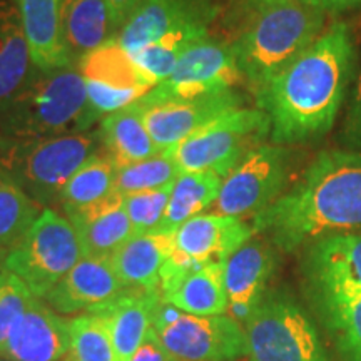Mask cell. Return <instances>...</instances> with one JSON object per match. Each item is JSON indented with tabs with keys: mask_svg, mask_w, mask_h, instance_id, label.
<instances>
[{
	"mask_svg": "<svg viewBox=\"0 0 361 361\" xmlns=\"http://www.w3.org/2000/svg\"><path fill=\"white\" fill-rule=\"evenodd\" d=\"M78 69L85 82H96L104 87L134 89L144 92L154 89L134 62L133 56L116 39L80 57Z\"/></svg>",
	"mask_w": 361,
	"mask_h": 361,
	"instance_id": "4316f807",
	"label": "cell"
},
{
	"mask_svg": "<svg viewBox=\"0 0 361 361\" xmlns=\"http://www.w3.org/2000/svg\"><path fill=\"white\" fill-rule=\"evenodd\" d=\"M82 258L78 233L66 216L45 207L24 239L8 252L6 268L44 300Z\"/></svg>",
	"mask_w": 361,
	"mask_h": 361,
	"instance_id": "52a82bcc",
	"label": "cell"
},
{
	"mask_svg": "<svg viewBox=\"0 0 361 361\" xmlns=\"http://www.w3.org/2000/svg\"><path fill=\"white\" fill-rule=\"evenodd\" d=\"M69 348V323L44 300L32 296L13 324L2 356L12 361H61Z\"/></svg>",
	"mask_w": 361,
	"mask_h": 361,
	"instance_id": "5bb4252c",
	"label": "cell"
},
{
	"mask_svg": "<svg viewBox=\"0 0 361 361\" xmlns=\"http://www.w3.org/2000/svg\"><path fill=\"white\" fill-rule=\"evenodd\" d=\"M124 291L128 288L121 283L109 258L82 256L44 301L61 314L89 313Z\"/></svg>",
	"mask_w": 361,
	"mask_h": 361,
	"instance_id": "9a60e30c",
	"label": "cell"
},
{
	"mask_svg": "<svg viewBox=\"0 0 361 361\" xmlns=\"http://www.w3.org/2000/svg\"><path fill=\"white\" fill-rule=\"evenodd\" d=\"M130 361H178L169 350L166 348L162 343L161 336L157 335L154 329H149L146 338H144L142 345L135 351Z\"/></svg>",
	"mask_w": 361,
	"mask_h": 361,
	"instance_id": "74e56055",
	"label": "cell"
},
{
	"mask_svg": "<svg viewBox=\"0 0 361 361\" xmlns=\"http://www.w3.org/2000/svg\"><path fill=\"white\" fill-rule=\"evenodd\" d=\"M180 171L171 151H161L149 159L119 168L116 173V191L123 196L151 191L174 184Z\"/></svg>",
	"mask_w": 361,
	"mask_h": 361,
	"instance_id": "d6a6232c",
	"label": "cell"
},
{
	"mask_svg": "<svg viewBox=\"0 0 361 361\" xmlns=\"http://www.w3.org/2000/svg\"><path fill=\"white\" fill-rule=\"evenodd\" d=\"M64 35L74 62L117 37L106 0H64Z\"/></svg>",
	"mask_w": 361,
	"mask_h": 361,
	"instance_id": "484cf974",
	"label": "cell"
},
{
	"mask_svg": "<svg viewBox=\"0 0 361 361\" xmlns=\"http://www.w3.org/2000/svg\"><path fill=\"white\" fill-rule=\"evenodd\" d=\"M223 178L216 173H180L174 180L168 207L157 231L174 233L218 200Z\"/></svg>",
	"mask_w": 361,
	"mask_h": 361,
	"instance_id": "83f0119b",
	"label": "cell"
},
{
	"mask_svg": "<svg viewBox=\"0 0 361 361\" xmlns=\"http://www.w3.org/2000/svg\"><path fill=\"white\" fill-rule=\"evenodd\" d=\"M42 211L44 207L0 168V250L8 255Z\"/></svg>",
	"mask_w": 361,
	"mask_h": 361,
	"instance_id": "4dcf8cb0",
	"label": "cell"
},
{
	"mask_svg": "<svg viewBox=\"0 0 361 361\" xmlns=\"http://www.w3.org/2000/svg\"><path fill=\"white\" fill-rule=\"evenodd\" d=\"M144 123L161 151H168L183 142L192 133L202 128L216 116L226 111L243 107L241 96L233 89L189 101H166L156 104H141Z\"/></svg>",
	"mask_w": 361,
	"mask_h": 361,
	"instance_id": "4fadbf2b",
	"label": "cell"
},
{
	"mask_svg": "<svg viewBox=\"0 0 361 361\" xmlns=\"http://www.w3.org/2000/svg\"><path fill=\"white\" fill-rule=\"evenodd\" d=\"M66 218L78 233L82 256L90 258H111L135 234L124 209V196L117 191L94 204L66 211Z\"/></svg>",
	"mask_w": 361,
	"mask_h": 361,
	"instance_id": "ffe728a7",
	"label": "cell"
},
{
	"mask_svg": "<svg viewBox=\"0 0 361 361\" xmlns=\"http://www.w3.org/2000/svg\"><path fill=\"white\" fill-rule=\"evenodd\" d=\"M247 2H250V6L256 11V8H261V7L268 6V4L276 2V0H247Z\"/></svg>",
	"mask_w": 361,
	"mask_h": 361,
	"instance_id": "b9f144b4",
	"label": "cell"
},
{
	"mask_svg": "<svg viewBox=\"0 0 361 361\" xmlns=\"http://www.w3.org/2000/svg\"><path fill=\"white\" fill-rule=\"evenodd\" d=\"M35 69L19 12L11 0H0V116L25 87Z\"/></svg>",
	"mask_w": 361,
	"mask_h": 361,
	"instance_id": "603a6c76",
	"label": "cell"
},
{
	"mask_svg": "<svg viewBox=\"0 0 361 361\" xmlns=\"http://www.w3.org/2000/svg\"><path fill=\"white\" fill-rule=\"evenodd\" d=\"M19 12L30 57L39 71L78 66L64 35V0H11Z\"/></svg>",
	"mask_w": 361,
	"mask_h": 361,
	"instance_id": "d6986e66",
	"label": "cell"
},
{
	"mask_svg": "<svg viewBox=\"0 0 361 361\" xmlns=\"http://www.w3.org/2000/svg\"><path fill=\"white\" fill-rule=\"evenodd\" d=\"M171 189H173V184L124 196V209L133 223L135 234L157 231L168 207Z\"/></svg>",
	"mask_w": 361,
	"mask_h": 361,
	"instance_id": "e575fe53",
	"label": "cell"
},
{
	"mask_svg": "<svg viewBox=\"0 0 361 361\" xmlns=\"http://www.w3.org/2000/svg\"><path fill=\"white\" fill-rule=\"evenodd\" d=\"M269 134L263 111L236 107L216 116L169 151L180 173H216L224 179Z\"/></svg>",
	"mask_w": 361,
	"mask_h": 361,
	"instance_id": "8992f818",
	"label": "cell"
},
{
	"mask_svg": "<svg viewBox=\"0 0 361 361\" xmlns=\"http://www.w3.org/2000/svg\"><path fill=\"white\" fill-rule=\"evenodd\" d=\"M291 151L279 144H261L223 179L213 209L216 214L256 216L273 204L286 186Z\"/></svg>",
	"mask_w": 361,
	"mask_h": 361,
	"instance_id": "9c48e42d",
	"label": "cell"
},
{
	"mask_svg": "<svg viewBox=\"0 0 361 361\" xmlns=\"http://www.w3.org/2000/svg\"><path fill=\"white\" fill-rule=\"evenodd\" d=\"M245 329L251 361H331L313 322L284 291H266Z\"/></svg>",
	"mask_w": 361,
	"mask_h": 361,
	"instance_id": "ba28073f",
	"label": "cell"
},
{
	"mask_svg": "<svg viewBox=\"0 0 361 361\" xmlns=\"http://www.w3.org/2000/svg\"><path fill=\"white\" fill-rule=\"evenodd\" d=\"M213 17L214 8L207 0H142L116 40L133 56L188 22H211Z\"/></svg>",
	"mask_w": 361,
	"mask_h": 361,
	"instance_id": "ac0fdd59",
	"label": "cell"
},
{
	"mask_svg": "<svg viewBox=\"0 0 361 361\" xmlns=\"http://www.w3.org/2000/svg\"><path fill=\"white\" fill-rule=\"evenodd\" d=\"M71 361H117L107 324L101 316L80 313L69 322Z\"/></svg>",
	"mask_w": 361,
	"mask_h": 361,
	"instance_id": "836d02e7",
	"label": "cell"
},
{
	"mask_svg": "<svg viewBox=\"0 0 361 361\" xmlns=\"http://www.w3.org/2000/svg\"><path fill=\"white\" fill-rule=\"evenodd\" d=\"M305 273L316 296L361 291V233L318 239L310 246Z\"/></svg>",
	"mask_w": 361,
	"mask_h": 361,
	"instance_id": "2e32d148",
	"label": "cell"
},
{
	"mask_svg": "<svg viewBox=\"0 0 361 361\" xmlns=\"http://www.w3.org/2000/svg\"><path fill=\"white\" fill-rule=\"evenodd\" d=\"M101 146L99 130L42 139L0 137V168L45 209L56 204L67 180Z\"/></svg>",
	"mask_w": 361,
	"mask_h": 361,
	"instance_id": "5b68a950",
	"label": "cell"
},
{
	"mask_svg": "<svg viewBox=\"0 0 361 361\" xmlns=\"http://www.w3.org/2000/svg\"><path fill=\"white\" fill-rule=\"evenodd\" d=\"M101 117L90 106L78 66L39 71L0 116L4 137L42 139L89 133Z\"/></svg>",
	"mask_w": 361,
	"mask_h": 361,
	"instance_id": "277c9868",
	"label": "cell"
},
{
	"mask_svg": "<svg viewBox=\"0 0 361 361\" xmlns=\"http://www.w3.org/2000/svg\"><path fill=\"white\" fill-rule=\"evenodd\" d=\"M6 258H7V252H4L2 250H0V276H2V274L7 271Z\"/></svg>",
	"mask_w": 361,
	"mask_h": 361,
	"instance_id": "7bdbcfd3",
	"label": "cell"
},
{
	"mask_svg": "<svg viewBox=\"0 0 361 361\" xmlns=\"http://www.w3.org/2000/svg\"><path fill=\"white\" fill-rule=\"evenodd\" d=\"M0 361H12V360H8V358H6V356H0Z\"/></svg>",
	"mask_w": 361,
	"mask_h": 361,
	"instance_id": "ee69618b",
	"label": "cell"
},
{
	"mask_svg": "<svg viewBox=\"0 0 361 361\" xmlns=\"http://www.w3.org/2000/svg\"><path fill=\"white\" fill-rule=\"evenodd\" d=\"M361 228V154L324 151L286 194L252 218L255 233L291 252Z\"/></svg>",
	"mask_w": 361,
	"mask_h": 361,
	"instance_id": "7a4b0ae2",
	"label": "cell"
},
{
	"mask_svg": "<svg viewBox=\"0 0 361 361\" xmlns=\"http://www.w3.org/2000/svg\"><path fill=\"white\" fill-rule=\"evenodd\" d=\"M161 293L128 290L107 305L89 311L106 322L117 361H130L151 329V314Z\"/></svg>",
	"mask_w": 361,
	"mask_h": 361,
	"instance_id": "7402d4cb",
	"label": "cell"
},
{
	"mask_svg": "<svg viewBox=\"0 0 361 361\" xmlns=\"http://www.w3.org/2000/svg\"><path fill=\"white\" fill-rule=\"evenodd\" d=\"M301 2L323 13H338L361 7V0H301Z\"/></svg>",
	"mask_w": 361,
	"mask_h": 361,
	"instance_id": "60d3db41",
	"label": "cell"
},
{
	"mask_svg": "<svg viewBox=\"0 0 361 361\" xmlns=\"http://www.w3.org/2000/svg\"><path fill=\"white\" fill-rule=\"evenodd\" d=\"M274 252L263 241H247L224 263L229 303L258 306L274 271Z\"/></svg>",
	"mask_w": 361,
	"mask_h": 361,
	"instance_id": "d4e9b609",
	"label": "cell"
},
{
	"mask_svg": "<svg viewBox=\"0 0 361 361\" xmlns=\"http://www.w3.org/2000/svg\"><path fill=\"white\" fill-rule=\"evenodd\" d=\"M0 279H2V276H0Z\"/></svg>",
	"mask_w": 361,
	"mask_h": 361,
	"instance_id": "bcb514c9",
	"label": "cell"
},
{
	"mask_svg": "<svg viewBox=\"0 0 361 361\" xmlns=\"http://www.w3.org/2000/svg\"><path fill=\"white\" fill-rule=\"evenodd\" d=\"M324 13L301 0H276L256 8L247 29L234 42L233 52L241 78L258 94L308 51L322 35Z\"/></svg>",
	"mask_w": 361,
	"mask_h": 361,
	"instance_id": "3957f363",
	"label": "cell"
},
{
	"mask_svg": "<svg viewBox=\"0 0 361 361\" xmlns=\"http://www.w3.org/2000/svg\"><path fill=\"white\" fill-rule=\"evenodd\" d=\"M159 336L178 361H238L250 355L246 329L228 314H183Z\"/></svg>",
	"mask_w": 361,
	"mask_h": 361,
	"instance_id": "8fae6325",
	"label": "cell"
},
{
	"mask_svg": "<svg viewBox=\"0 0 361 361\" xmlns=\"http://www.w3.org/2000/svg\"><path fill=\"white\" fill-rule=\"evenodd\" d=\"M174 247V233L171 231L134 234L109 261L128 290L159 293L162 266Z\"/></svg>",
	"mask_w": 361,
	"mask_h": 361,
	"instance_id": "44dd1931",
	"label": "cell"
},
{
	"mask_svg": "<svg viewBox=\"0 0 361 361\" xmlns=\"http://www.w3.org/2000/svg\"><path fill=\"white\" fill-rule=\"evenodd\" d=\"M183 314L186 313L180 311L179 308H176V306L171 305L169 301L162 300V296H159V300L156 301L154 308H152L151 328L154 329L157 335H161L164 329H168L169 326H173L176 322H179V319L183 318Z\"/></svg>",
	"mask_w": 361,
	"mask_h": 361,
	"instance_id": "f35d334b",
	"label": "cell"
},
{
	"mask_svg": "<svg viewBox=\"0 0 361 361\" xmlns=\"http://www.w3.org/2000/svg\"><path fill=\"white\" fill-rule=\"evenodd\" d=\"M341 139L350 149H361V66L358 75H356L348 114H346L345 124H343Z\"/></svg>",
	"mask_w": 361,
	"mask_h": 361,
	"instance_id": "8d00e7d4",
	"label": "cell"
},
{
	"mask_svg": "<svg viewBox=\"0 0 361 361\" xmlns=\"http://www.w3.org/2000/svg\"><path fill=\"white\" fill-rule=\"evenodd\" d=\"M241 79L233 47L206 37L192 44L179 59L169 78L149 90L139 102L189 101L233 89Z\"/></svg>",
	"mask_w": 361,
	"mask_h": 361,
	"instance_id": "30bf717a",
	"label": "cell"
},
{
	"mask_svg": "<svg viewBox=\"0 0 361 361\" xmlns=\"http://www.w3.org/2000/svg\"><path fill=\"white\" fill-rule=\"evenodd\" d=\"M159 293L186 314L221 316L229 305L224 263H196L173 251L161 271Z\"/></svg>",
	"mask_w": 361,
	"mask_h": 361,
	"instance_id": "7c38bea8",
	"label": "cell"
},
{
	"mask_svg": "<svg viewBox=\"0 0 361 361\" xmlns=\"http://www.w3.org/2000/svg\"><path fill=\"white\" fill-rule=\"evenodd\" d=\"M353 69L350 29L336 22L255 94L258 109L269 119L271 141L284 146L326 134L348 94Z\"/></svg>",
	"mask_w": 361,
	"mask_h": 361,
	"instance_id": "6da1fadb",
	"label": "cell"
},
{
	"mask_svg": "<svg viewBox=\"0 0 361 361\" xmlns=\"http://www.w3.org/2000/svg\"><path fill=\"white\" fill-rule=\"evenodd\" d=\"M316 298L346 360L361 361V291H338Z\"/></svg>",
	"mask_w": 361,
	"mask_h": 361,
	"instance_id": "1f68e13d",
	"label": "cell"
},
{
	"mask_svg": "<svg viewBox=\"0 0 361 361\" xmlns=\"http://www.w3.org/2000/svg\"><path fill=\"white\" fill-rule=\"evenodd\" d=\"M207 25H209V20L188 22V24L171 30L169 34L162 35L159 40L141 49L139 52L133 54L134 62L142 71L149 82L156 87L166 78H169L179 59L192 44L209 37Z\"/></svg>",
	"mask_w": 361,
	"mask_h": 361,
	"instance_id": "f1b7e54d",
	"label": "cell"
},
{
	"mask_svg": "<svg viewBox=\"0 0 361 361\" xmlns=\"http://www.w3.org/2000/svg\"><path fill=\"white\" fill-rule=\"evenodd\" d=\"M66 361H71V360H66Z\"/></svg>",
	"mask_w": 361,
	"mask_h": 361,
	"instance_id": "f6af8a7d",
	"label": "cell"
},
{
	"mask_svg": "<svg viewBox=\"0 0 361 361\" xmlns=\"http://www.w3.org/2000/svg\"><path fill=\"white\" fill-rule=\"evenodd\" d=\"M32 293L25 283L11 271H6L0 279V356L6 348L13 324L25 313L32 300Z\"/></svg>",
	"mask_w": 361,
	"mask_h": 361,
	"instance_id": "d590c367",
	"label": "cell"
},
{
	"mask_svg": "<svg viewBox=\"0 0 361 361\" xmlns=\"http://www.w3.org/2000/svg\"><path fill=\"white\" fill-rule=\"evenodd\" d=\"M116 166L104 152H96L72 174L59 194L57 204L62 209H80L104 200L116 191Z\"/></svg>",
	"mask_w": 361,
	"mask_h": 361,
	"instance_id": "f546056e",
	"label": "cell"
},
{
	"mask_svg": "<svg viewBox=\"0 0 361 361\" xmlns=\"http://www.w3.org/2000/svg\"><path fill=\"white\" fill-rule=\"evenodd\" d=\"M97 130L101 134L102 152L114 162L116 169L161 152L149 134L137 102L102 117Z\"/></svg>",
	"mask_w": 361,
	"mask_h": 361,
	"instance_id": "cb8c5ba5",
	"label": "cell"
},
{
	"mask_svg": "<svg viewBox=\"0 0 361 361\" xmlns=\"http://www.w3.org/2000/svg\"><path fill=\"white\" fill-rule=\"evenodd\" d=\"M142 0H106L107 7H109L112 24H114L116 32L123 29V25L128 22V19L133 16V12L141 6Z\"/></svg>",
	"mask_w": 361,
	"mask_h": 361,
	"instance_id": "ab89813d",
	"label": "cell"
},
{
	"mask_svg": "<svg viewBox=\"0 0 361 361\" xmlns=\"http://www.w3.org/2000/svg\"><path fill=\"white\" fill-rule=\"evenodd\" d=\"M255 229L243 218L200 214L174 231V251L196 263H226L229 256L250 241Z\"/></svg>",
	"mask_w": 361,
	"mask_h": 361,
	"instance_id": "e0dca14e",
	"label": "cell"
}]
</instances>
